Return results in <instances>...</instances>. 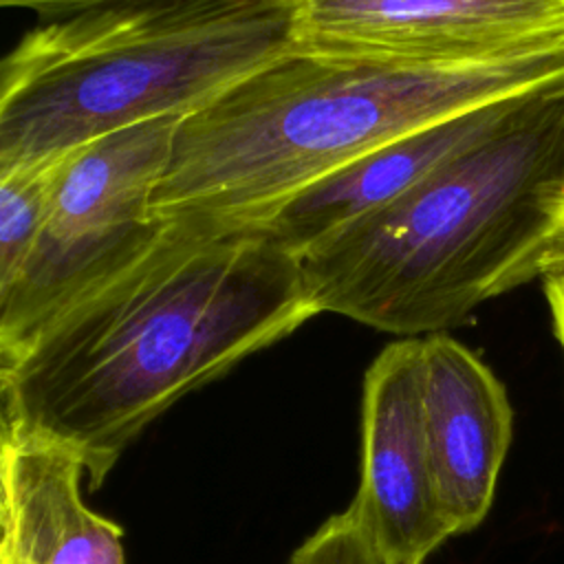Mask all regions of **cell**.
<instances>
[{"label":"cell","mask_w":564,"mask_h":564,"mask_svg":"<svg viewBox=\"0 0 564 564\" xmlns=\"http://www.w3.org/2000/svg\"><path fill=\"white\" fill-rule=\"evenodd\" d=\"M295 48L291 0H110L31 29L0 66V170L187 117Z\"/></svg>","instance_id":"4"},{"label":"cell","mask_w":564,"mask_h":564,"mask_svg":"<svg viewBox=\"0 0 564 564\" xmlns=\"http://www.w3.org/2000/svg\"><path fill=\"white\" fill-rule=\"evenodd\" d=\"M295 51L403 62L502 57L564 37V0H291Z\"/></svg>","instance_id":"6"},{"label":"cell","mask_w":564,"mask_h":564,"mask_svg":"<svg viewBox=\"0 0 564 564\" xmlns=\"http://www.w3.org/2000/svg\"><path fill=\"white\" fill-rule=\"evenodd\" d=\"M350 509L386 564H425L452 538L425 438L421 337L388 344L364 375L361 478Z\"/></svg>","instance_id":"7"},{"label":"cell","mask_w":564,"mask_h":564,"mask_svg":"<svg viewBox=\"0 0 564 564\" xmlns=\"http://www.w3.org/2000/svg\"><path fill=\"white\" fill-rule=\"evenodd\" d=\"M555 84H564V37L438 64L293 48L178 121L150 212L209 234L256 231L392 139Z\"/></svg>","instance_id":"2"},{"label":"cell","mask_w":564,"mask_h":564,"mask_svg":"<svg viewBox=\"0 0 564 564\" xmlns=\"http://www.w3.org/2000/svg\"><path fill=\"white\" fill-rule=\"evenodd\" d=\"M564 212V84L300 258L317 313L423 337L533 278Z\"/></svg>","instance_id":"3"},{"label":"cell","mask_w":564,"mask_h":564,"mask_svg":"<svg viewBox=\"0 0 564 564\" xmlns=\"http://www.w3.org/2000/svg\"><path fill=\"white\" fill-rule=\"evenodd\" d=\"M181 117L143 121L64 159L46 225L0 286V361L137 262L163 234L150 212Z\"/></svg>","instance_id":"5"},{"label":"cell","mask_w":564,"mask_h":564,"mask_svg":"<svg viewBox=\"0 0 564 564\" xmlns=\"http://www.w3.org/2000/svg\"><path fill=\"white\" fill-rule=\"evenodd\" d=\"M520 97L423 126L350 161L293 196L264 227L297 260L361 216L388 205L496 128Z\"/></svg>","instance_id":"10"},{"label":"cell","mask_w":564,"mask_h":564,"mask_svg":"<svg viewBox=\"0 0 564 564\" xmlns=\"http://www.w3.org/2000/svg\"><path fill=\"white\" fill-rule=\"evenodd\" d=\"M64 159L0 170V286L22 271L33 251L46 225Z\"/></svg>","instance_id":"11"},{"label":"cell","mask_w":564,"mask_h":564,"mask_svg":"<svg viewBox=\"0 0 564 564\" xmlns=\"http://www.w3.org/2000/svg\"><path fill=\"white\" fill-rule=\"evenodd\" d=\"M564 275V212L555 227V234L551 236V242L544 251L542 264H540V278H562Z\"/></svg>","instance_id":"15"},{"label":"cell","mask_w":564,"mask_h":564,"mask_svg":"<svg viewBox=\"0 0 564 564\" xmlns=\"http://www.w3.org/2000/svg\"><path fill=\"white\" fill-rule=\"evenodd\" d=\"M544 295L551 311L553 333L564 352V275L562 278H544Z\"/></svg>","instance_id":"14"},{"label":"cell","mask_w":564,"mask_h":564,"mask_svg":"<svg viewBox=\"0 0 564 564\" xmlns=\"http://www.w3.org/2000/svg\"><path fill=\"white\" fill-rule=\"evenodd\" d=\"M0 2L4 7L31 9V11H40L44 15H62V13H70V11L84 9V7L110 2V0H0Z\"/></svg>","instance_id":"13"},{"label":"cell","mask_w":564,"mask_h":564,"mask_svg":"<svg viewBox=\"0 0 564 564\" xmlns=\"http://www.w3.org/2000/svg\"><path fill=\"white\" fill-rule=\"evenodd\" d=\"M421 399L432 478L452 535L491 509L513 410L494 370L447 333L421 337Z\"/></svg>","instance_id":"8"},{"label":"cell","mask_w":564,"mask_h":564,"mask_svg":"<svg viewBox=\"0 0 564 564\" xmlns=\"http://www.w3.org/2000/svg\"><path fill=\"white\" fill-rule=\"evenodd\" d=\"M315 315L300 260L267 231L167 225L137 262L0 361V423L66 447L97 489L174 401Z\"/></svg>","instance_id":"1"},{"label":"cell","mask_w":564,"mask_h":564,"mask_svg":"<svg viewBox=\"0 0 564 564\" xmlns=\"http://www.w3.org/2000/svg\"><path fill=\"white\" fill-rule=\"evenodd\" d=\"M84 478L66 447L2 425L0 564H126L123 529L86 507Z\"/></svg>","instance_id":"9"},{"label":"cell","mask_w":564,"mask_h":564,"mask_svg":"<svg viewBox=\"0 0 564 564\" xmlns=\"http://www.w3.org/2000/svg\"><path fill=\"white\" fill-rule=\"evenodd\" d=\"M289 564H386V560L348 505L308 535Z\"/></svg>","instance_id":"12"}]
</instances>
